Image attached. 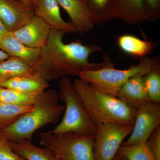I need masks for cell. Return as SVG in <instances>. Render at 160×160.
<instances>
[{
  "label": "cell",
  "instance_id": "6da1fadb",
  "mask_svg": "<svg viewBox=\"0 0 160 160\" xmlns=\"http://www.w3.org/2000/svg\"><path fill=\"white\" fill-rule=\"evenodd\" d=\"M65 33L51 29L47 43L41 49L34 69L46 81L49 82L69 76H79L83 71L114 67V63L106 54L101 62H90V56L101 50V47L84 45L79 40L66 44L63 39Z\"/></svg>",
  "mask_w": 160,
  "mask_h": 160
},
{
  "label": "cell",
  "instance_id": "7a4b0ae2",
  "mask_svg": "<svg viewBox=\"0 0 160 160\" xmlns=\"http://www.w3.org/2000/svg\"><path fill=\"white\" fill-rule=\"evenodd\" d=\"M58 93L53 89L45 90L39 97L31 111L22 115L9 127L0 130L8 141H31L38 129L57 122L65 111V105L59 102Z\"/></svg>",
  "mask_w": 160,
  "mask_h": 160
},
{
  "label": "cell",
  "instance_id": "3957f363",
  "mask_svg": "<svg viewBox=\"0 0 160 160\" xmlns=\"http://www.w3.org/2000/svg\"><path fill=\"white\" fill-rule=\"evenodd\" d=\"M76 91L97 125L117 122L133 125L136 109L127 106L118 97L100 91L81 78L73 82Z\"/></svg>",
  "mask_w": 160,
  "mask_h": 160
},
{
  "label": "cell",
  "instance_id": "277c9868",
  "mask_svg": "<svg viewBox=\"0 0 160 160\" xmlns=\"http://www.w3.org/2000/svg\"><path fill=\"white\" fill-rule=\"evenodd\" d=\"M59 99L65 103V113L61 122L48 132L53 134L74 132L95 136L97 125L93 122L68 77L59 82Z\"/></svg>",
  "mask_w": 160,
  "mask_h": 160
},
{
  "label": "cell",
  "instance_id": "5b68a950",
  "mask_svg": "<svg viewBox=\"0 0 160 160\" xmlns=\"http://www.w3.org/2000/svg\"><path fill=\"white\" fill-rule=\"evenodd\" d=\"M159 60L158 58H150L145 57L141 58L137 65L132 66L127 69L106 67L82 72L78 77L99 91L117 97L122 86L130 78L136 74L145 75L152 69Z\"/></svg>",
  "mask_w": 160,
  "mask_h": 160
},
{
  "label": "cell",
  "instance_id": "8992f818",
  "mask_svg": "<svg viewBox=\"0 0 160 160\" xmlns=\"http://www.w3.org/2000/svg\"><path fill=\"white\" fill-rule=\"evenodd\" d=\"M40 136V145L49 148L60 160H95L94 136L46 132Z\"/></svg>",
  "mask_w": 160,
  "mask_h": 160
},
{
  "label": "cell",
  "instance_id": "52a82bcc",
  "mask_svg": "<svg viewBox=\"0 0 160 160\" xmlns=\"http://www.w3.org/2000/svg\"><path fill=\"white\" fill-rule=\"evenodd\" d=\"M132 126L117 122L98 125L94 136L95 160H113L123 141L131 133Z\"/></svg>",
  "mask_w": 160,
  "mask_h": 160
},
{
  "label": "cell",
  "instance_id": "ba28073f",
  "mask_svg": "<svg viewBox=\"0 0 160 160\" xmlns=\"http://www.w3.org/2000/svg\"><path fill=\"white\" fill-rule=\"evenodd\" d=\"M159 126L160 104L149 101L137 110L131 133L122 146L147 142L152 132Z\"/></svg>",
  "mask_w": 160,
  "mask_h": 160
},
{
  "label": "cell",
  "instance_id": "9c48e42d",
  "mask_svg": "<svg viewBox=\"0 0 160 160\" xmlns=\"http://www.w3.org/2000/svg\"><path fill=\"white\" fill-rule=\"evenodd\" d=\"M34 15L33 9L21 0H0V21L8 31L20 29Z\"/></svg>",
  "mask_w": 160,
  "mask_h": 160
},
{
  "label": "cell",
  "instance_id": "30bf717a",
  "mask_svg": "<svg viewBox=\"0 0 160 160\" xmlns=\"http://www.w3.org/2000/svg\"><path fill=\"white\" fill-rule=\"evenodd\" d=\"M51 30L49 25L34 15L27 24L12 32L27 47L41 49L47 43Z\"/></svg>",
  "mask_w": 160,
  "mask_h": 160
},
{
  "label": "cell",
  "instance_id": "8fae6325",
  "mask_svg": "<svg viewBox=\"0 0 160 160\" xmlns=\"http://www.w3.org/2000/svg\"><path fill=\"white\" fill-rule=\"evenodd\" d=\"M34 14L49 25L51 29L66 33L76 32L70 22L61 16L57 0H37L33 7Z\"/></svg>",
  "mask_w": 160,
  "mask_h": 160
},
{
  "label": "cell",
  "instance_id": "7c38bea8",
  "mask_svg": "<svg viewBox=\"0 0 160 160\" xmlns=\"http://www.w3.org/2000/svg\"><path fill=\"white\" fill-rule=\"evenodd\" d=\"M112 17L130 26L151 21L144 9L142 0H112Z\"/></svg>",
  "mask_w": 160,
  "mask_h": 160
},
{
  "label": "cell",
  "instance_id": "4fadbf2b",
  "mask_svg": "<svg viewBox=\"0 0 160 160\" xmlns=\"http://www.w3.org/2000/svg\"><path fill=\"white\" fill-rule=\"evenodd\" d=\"M144 76L138 74L130 78L122 86L117 97L136 110L150 101L143 83Z\"/></svg>",
  "mask_w": 160,
  "mask_h": 160
},
{
  "label": "cell",
  "instance_id": "5bb4252c",
  "mask_svg": "<svg viewBox=\"0 0 160 160\" xmlns=\"http://www.w3.org/2000/svg\"><path fill=\"white\" fill-rule=\"evenodd\" d=\"M0 49L9 57L21 59L34 68L39 60L41 49L27 47L16 38L11 32H7L0 42Z\"/></svg>",
  "mask_w": 160,
  "mask_h": 160
},
{
  "label": "cell",
  "instance_id": "9a60e30c",
  "mask_svg": "<svg viewBox=\"0 0 160 160\" xmlns=\"http://www.w3.org/2000/svg\"><path fill=\"white\" fill-rule=\"evenodd\" d=\"M66 11L76 33L83 34L91 31L95 26L82 0H57Z\"/></svg>",
  "mask_w": 160,
  "mask_h": 160
},
{
  "label": "cell",
  "instance_id": "2e32d148",
  "mask_svg": "<svg viewBox=\"0 0 160 160\" xmlns=\"http://www.w3.org/2000/svg\"><path fill=\"white\" fill-rule=\"evenodd\" d=\"M49 86V82L35 71L31 74L12 78L3 83L0 87L13 89L29 94L40 95Z\"/></svg>",
  "mask_w": 160,
  "mask_h": 160
},
{
  "label": "cell",
  "instance_id": "e0dca14e",
  "mask_svg": "<svg viewBox=\"0 0 160 160\" xmlns=\"http://www.w3.org/2000/svg\"><path fill=\"white\" fill-rule=\"evenodd\" d=\"M118 46L122 52L128 55L142 58L147 56L154 50L156 43L146 39L142 40L131 34L119 36Z\"/></svg>",
  "mask_w": 160,
  "mask_h": 160
},
{
  "label": "cell",
  "instance_id": "ac0fdd59",
  "mask_svg": "<svg viewBox=\"0 0 160 160\" xmlns=\"http://www.w3.org/2000/svg\"><path fill=\"white\" fill-rule=\"evenodd\" d=\"M12 149L26 160H60L48 147L40 148L28 139L9 141Z\"/></svg>",
  "mask_w": 160,
  "mask_h": 160
},
{
  "label": "cell",
  "instance_id": "d6986e66",
  "mask_svg": "<svg viewBox=\"0 0 160 160\" xmlns=\"http://www.w3.org/2000/svg\"><path fill=\"white\" fill-rule=\"evenodd\" d=\"M35 71L34 68L23 60L10 57L0 62V86L12 78L31 74Z\"/></svg>",
  "mask_w": 160,
  "mask_h": 160
},
{
  "label": "cell",
  "instance_id": "ffe728a7",
  "mask_svg": "<svg viewBox=\"0 0 160 160\" xmlns=\"http://www.w3.org/2000/svg\"><path fill=\"white\" fill-rule=\"evenodd\" d=\"M94 25H102L114 19L112 0H82Z\"/></svg>",
  "mask_w": 160,
  "mask_h": 160
},
{
  "label": "cell",
  "instance_id": "44dd1931",
  "mask_svg": "<svg viewBox=\"0 0 160 160\" xmlns=\"http://www.w3.org/2000/svg\"><path fill=\"white\" fill-rule=\"evenodd\" d=\"M33 108L34 106H18L0 101V130L12 125L21 116Z\"/></svg>",
  "mask_w": 160,
  "mask_h": 160
},
{
  "label": "cell",
  "instance_id": "7402d4cb",
  "mask_svg": "<svg viewBox=\"0 0 160 160\" xmlns=\"http://www.w3.org/2000/svg\"><path fill=\"white\" fill-rule=\"evenodd\" d=\"M40 95L29 94L0 87V101L18 106H34Z\"/></svg>",
  "mask_w": 160,
  "mask_h": 160
},
{
  "label": "cell",
  "instance_id": "603a6c76",
  "mask_svg": "<svg viewBox=\"0 0 160 160\" xmlns=\"http://www.w3.org/2000/svg\"><path fill=\"white\" fill-rule=\"evenodd\" d=\"M143 83L150 101L157 104L160 103V61L157 62L152 69L143 76Z\"/></svg>",
  "mask_w": 160,
  "mask_h": 160
},
{
  "label": "cell",
  "instance_id": "cb8c5ba5",
  "mask_svg": "<svg viewBox=\"0 0 160 160\" xmlns=\"http://www.w3.org/2000/svg\"><path fill=\"white\" fill-rule=\"evenodd\" d=\"M118 152L126 160H155L147 142L121 146Z\"/></svg>",
  "mask_w": 160,
  "mask_h": 160
},
{
  "label": "cell",
  "instance_id": "d4e9b609",
  "mask_svg": "<svg viewBox=\"0 0 160 160\" xmlns=\"http://www.w3.org/2000/svg\"><path fill=\"white\" fill-rule=\"evenodd\" d=\"M0 160H26L17 154L5 137L0 139Z\"/></svg>",
  "mask_w": 160,
  "mask_h": 160
},
{
  "label": "cell",
  "instance_id": "484cf974",
  "mask_svg": "<svg viewBox=\"0 0 160 160\" xmlns=\"http://www.w3.org/2000/svg\"><path fill=\"white\" fill-rule=\"evenodd\" d=\"M143 6L151 21L160 17V0H142Z\"/></svg>",
  "mask_w": 160,
  "mask_h": 160
},
{
  "label": "cell",
  "instance_id": "4316f807",
  "mask_svg": "<svg viewBox=\"0 0 160 160\" xmlns=\"http://www.w3.org/2000/svg\"><path fill=\"white\" fill-rule=\"evenodd\" d=\"M155 160H160V126L155 129L147 141Z\"/></svg>",
  "mask_w": 160,
  "mask_h": 160
},
{
  "label": "cell",
  "instance_id": "83f0119b",
  "mask_svg": "<svg viewBox=\"0 0 160 160\" xmlns=\"http://www.w3.org/2000/svg\"><path fill=\"white\" fill-rule=\"evenodd\" d=\"M7 32L8 31L6 29V27L3 25L2 23L0 21V42H1L3 37Z\"/></svg>",
  "mask_w": 160,
  "mask_h": 160
},
{
  "label": "cell",
  "instance_id": "f1b7e54d",
  "mask_svg": "<svg viewBox=\"0 0 160 160\" xmlns=\"http://www.w3.org/2000/svg\"><path fill=\"white\" fill-rule=\"evenodd\" d=\"M9 57H10L9 55L7 54L5 52L0 49V62L9 58Z\"/></svg>",
  "mask_w": 160,
  "mask_h": 160
},
{
  "label": "cell",
  "instance_id": "f546056e",
  "mask_svg": "<svg viewBox=\"0 0 160 160\" xmlns=\"http://www.w3.org/2000/svg\"><path fill=\"white\" fill-rule=\"evenodd\" d=\"M26 5L33 9L34 7V1L33 0H21Z\"/></svg>",
  "mask_w": 160,
  "mask_h": 160
},
{
  "label": "cell",
  "instance_id": "4dcf8cb0",
  "mask_svg": "<svg viewBox=\"0 0 160 160\" xmlns=\"http://www.w3.org/2000/svg\"><path fill=\"white\" fill-rule=\"evenodd\" d=\"M113 160H126L122 156V155H121L119 154L118 152L117 153V154L116 156L113 159Z\"/></svg>",
  "mask_w": 160,
  "mask_h": 160
},
{
  "label": "cell",
  "instance_id": "1f68e13d",
  "mask_svg": "<svg viewBox=\"0 0 160 160\" xmlns=\"http://www.w3.org/2000/svg\"><path fill=\"white\" fill-rule=\"evenodd\" d=\"M3 137H4L2 134L0 132V139L2 138Z\"/></svg>",
  "mask_w": 160,
  "mask_h": 160
},
{
  "label": "cell",
  "instance_id": "d6a6232c",
  "mask_svg": "<svg viewBox=\"0 0 160 160\" xmlns=\"http://www.w3.org/2000/svg\"><path fill=\"white\" fill-rule=\"evenodd\" d=\"M33 1H34V4H35V3L36 2L37 0H33Z\"/></svg>",
  "mask_w": 160,
  "mask_h": 160
}]
</instances>
